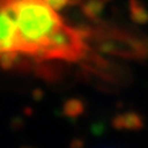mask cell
<instances>
[{
  "label": "cell",
  "instance_id": "1",
  "mask_svg": "<svg viewBox=\"0 0 148 148\" xmlns=\"http://www.w3.org/2000/svg\"><path fill=\"white\" fill-rule=\"evenodd\" d=\"M15 14L21 54L36 58L48 37L63 24L57 11L45 0H11Z\"/></svg>",
  "mask_w": 148,
  "mask_h": 148
},
{
  "label": "cell",
  "instance_id": "2",
  "mask_svg": "<svg viewBox=\"0 0 148 148\" xmlns=\"http://www.w3.org/2000/svg\"><path fill=\"white\" fill-rule=\"evenodd\" d=\"M91 49L126 59H148V37L116 26L79 29Z\"/></svg>",
  "mask_w": 148,
  "mask_h": 148
},
{
  "label": "cell",
  "instance_id": "3",
  "mask_svg": "<svg viewBox=\"0 0 148 148\" xmlns=\"http://www.w3.org/2000/svg\"><path fill=\"white\" fill-rule=\"evenodd\" d=\"M86 41L80 34L79 29H73L63 24L52 32L46 43L41 47L36 59L48 61H82L89 51Z\"/></svg>",
  "mask_w": 148,
  "mask_h": 148
},
{
  "label": "cell",
  "instance_id": "4",
  "mask_svg": "<svg viewBox=\"0 0 148 148\" xmlns=\"http://www.w3.org/2000/svg\"><path fill=\"white\" fill-rule=\"evenodd\" d=\"M112 127L119 131H138L145 127V120L136 111H126L112 119Z\"/></svg>",
  "mask_w": 148,
  "mask_h": 148
},
{
  "label": "cell",
  "instance_id": "5",
  "mask_svg": "<svg viewBox=\"0 0 148 148\" xmlns=\"http://www.w3.org/2000/svg\"><path fill=\"white\" fill-rule=\"evenodd\" d=\"M108 1L109 0H86V1L82 3V12L89 20L96 21L104 12Z\"/></svg>",
  "mask_w": 148,
  "mask_h": 148
},
{
  "label": "cell",
  "instance_id": "6",
  "mask_svg": "<svg viewBox=\"0 0 148 148\" xmlns=\"http://www.w3.org/2000/svg\"><path fill=\"white\" fill-rule=\"evenodd\" d=\"M130 17L138 25L148 24V9L141 0H128Z\"/></svg>",
  "mask_w": 148,
  "mask_h": 148
},
{
  "label": "cell",
  "instance_id": "7",
  "mask_svg": "<svg viewBox=\"0 0 148 148\" xmlns=\"http://www.w3.org/2000/svg\"><path fill=\"white\" fill-rule=\"evenodd\" d=\"M85 110V105L80 99H68L66 103L63 104V114L66 115L67 117H78L84 112Z\"/></svg>",
  "mask_w": 148,
  "mask_h": 148
},
{
  "label": "cell",
  "instance_id": "8",
  "mask_svg": "<svg viewBox=\"0 0 148 148\" xmlns=\"http://www.w3.org/2000/svg\"><path fill=\"white\" fill-rule=\"evenodd\" d=\"M48 5L56 11H61L68 5H74V4H80V0H45Z\"/></svg>",
  "mask_w": 148,
  "mask_h": 148
}]
</instances>
